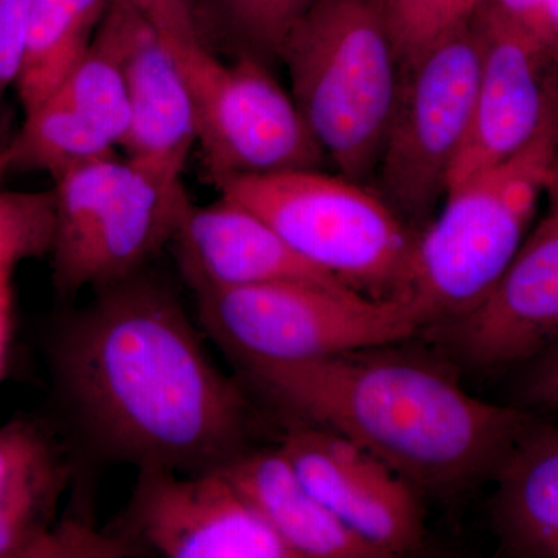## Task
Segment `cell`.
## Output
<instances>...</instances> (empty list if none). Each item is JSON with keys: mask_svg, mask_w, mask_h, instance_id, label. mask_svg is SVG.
Wrapping results in <instances>:
<instances>
[{"mask_svg": "<svg viewBox=\"0 0 558 558\" xmlns=\"http://www.w3.org/2000/svg\"><path fill=\"white\" fill-rule=\"evenodd\" d=\"M557 132L556 113L515 156L447 190L414 248L407 303L421 329L475 306L517 255L539 201L557 194Z\"/></svg>", "mask_w": 558, "mask_h": 558, "instance_id": "obj_4", "label": "cell"}, {"mask_svg": "<svg viewBox=\"0 0 558 558\" xmlns=\"http://www.w3.org/2000/svg\"><path fill=\"white\" fill-rule=\"evenodd\" d=\"M54 238L53 191H11L0 185V264L50 256Z\"/></svg>", "mask_w": 558, "mask_h": 558, "instance_id": "obj_24", "label": "cell"}, {"mask_svg": "<svg viewBox=\"0 0 558 558\" xmlns=\"http://www.w3.org/2000/svg\"><path fill=\"white\" fill-rule=\"evenodd\" d=\"M126 14V0H110L90 46L53 94L94 124L116 148L123 143L130 124L124 73Z\"/></svg>", "mask_w": 558, "mask_h": 558, "instance_id": "obj_21", "label": "cell"}, {"mask_svg": "<svg viewBox=\"0 0 558 558\" xmlns=\"http://www.w3.org/2000/svg\"><path fill=\"white\" fill-rule=\"evenodd\" d=\"M24 24L25 0H0V100L20 78Z\"/></svg>", "mask_w": 558, "mask_h": 558, "instance_id": "obj_27", "label": "cell"}, {"mask_svg": "<svg viewBox=\"0 0 558 558\" xmlns=\"http://www.w3.org/2000/svg\"><path fill=\"white\" fill-rule=\"evenodd\" d=\"M484 0H379L400 75L433 46L468 25Z\"/></svg>", "mask_w": 558, "mask_h": 558, "instance_id": "obj_22", "label": "cell"}, {"mask_svg": "<svg viewBox=\"0 0 558 558\" xmlns=\"http://www.w3.org/2000/svg\"><path fill=\"white\" fill-rule=\"evenodd\" d=\"M135 553L168 558H296L219 470H138L117 523Z\"/></svg>", "mask_w": 558, "mask_h": 558, "instance_id": "obj_9", "label": "cell"}, {"mask_svg": "<svg viewBox=\"0 0 558 558\" xmlns=\"http://www.w3.org/2000/svg\"><path fill=\"white\" fill-rule=\"evenodd\" d=\"M51 336V379L84 446L137 470L201 473L248 450L258 416L209 359L178 293L145 269L94 290Z\"/></svg>", "mask_w": 558, "mask_h": 558, "instance_id": "obj_1", "label": "cell"}, {"mask_svg": "<svg viewBox=\"0 0 558 558\" xmlns=\"http://www.w3.org/2000/svg\"><path fill=\"white\" fill-rule=\"evenodd\" d=\"M213 185L347 288L371 300H409L421 231L369 186L322 170L233 175Z\"/></svg>", "mask_w": 558, "mask_h": 558, "instance_id": "obj_5", "label": "cell"}, {"mask_svg": "<svg viewBox=\"0 0 558 558\" xmlns=\"http://www.w3.org/2000/svg\"><path fill=\"white\" fill-rule=\"evenodd\" d=\"M110 0H25L17 94L24 112L57 92L90 46Z\"/></svg>", "mask_w": 558, "mask_h": 558, "instance_id": "obj_19", "label": "cell"}, {"mask_svg": "<svg viewBox=\"0 0 558 558\" xmlns=\"http://www.w3.org/2000/svg\"><path fill=\"white\" fill-rule=\"evenodd\" d=\"M16 267L0 264V380L9 363L14 330L13 271Z\"/></svg>", "mask_w": 558, "mask_h": 558, "instance_id": "obj_29", "label": "cell"}, {"mask_svg": "<svg viewBox=\"0 0 558 558\" xmlns=\"http://www.w3.org/2000/svg\"><path fill=\"white\" fill-rule=\"evenodd\" d=\"M473 22L481 36L478 86L468 137L447 190L515 156L557 113V53L502 20L486 2Z\"/></svg>", "mask_w": 558, "mask_h": 558, "instance_id": "obj_12", "label": "cell"}, {"mask_svg": "<svg viewBox=\"0 0 558 558\" xmlns=\"http://www.w3.org/2000/svg\"><path fill=\"white\" fill-rule=\"evenodd\" d=\"M189 86L196 145L209 182L233 175L319 170L325 154L263 58L223 62L207 43L171 47Z\"/></svg>", "mask_w": 558, "mask_h": 558, "instance_id": "obj_8", "label": "cell"}, {"mask_svg": "<svg viewBox=\"0 0 558 558\" xmlns=\"http://www.w3.org/2000/svg\"><path fill=\"white\" fill-rule=\"evenodd\" d=\"M279 60L312 138L339 174L369 186L395 109L400 65L379 0H315Z\"/></svg>", "mask_w": 558, "mask_h": 558, "instance_id": "obj_3", "label": "cell"}, {"mask_svg": "<svg viewBox=\"0 0 558 558\" xmlns=\"http://www.w3.org/2000/svg\"><path fill=\"white\" fill-rule=\"evenodd\" d=\"M488 520L497 557H558V432L531 421L490 473Z\"/></svg>", "mask_w": 558, "mask_h": 558, "instance_id": "obj_17", "label": "cell"}, {"mask_svg": "<svg viewBox=\"0 0 558 558\" xmlns=\"http://www.w3.org/2000/svg\"><path fill=\"white\" fill-rule=\"evenodd\" d=\"M124 73L130 124L120 148L126 159L182 175L197 140L189 86L170 44L130 2Z\"/></svg>", "mask_w": 558, "mask_h": 558, "instance_id": "obj_15", "label": "cell"}, {"mask_svg": "<svg viewBox=\"0 0 558 558\" xmlns=\"http://www.w3.org/2000/svg\"><path fill=\"white\" fill-rule=\"evenodd\" d=\"M72 464L53 429L17 416L0 427V558H47Z\"/></svg>", "mask_w": 558, "mask_h": 558, "instance_id": "obj_16", "label": "cell"}, {"mask_svg": "<svg viewBox=\"0 0 558 558\" xmlns=\"http://www.w3.org/2000/svg\"><path fill=\"white\" fill-rule=\"evenodd\" d=\"M130 165L89 233L65 258L51 263V281L62 301L145 269L174 240L193 204L182 175L140 161Z\"/></svg>", "mask_w": 558, "mask_h": 558, "instance_id": "obj_13", "label": "cell"}, {"mask_svg": "<svg viewBox=\"0 0 558 558\" xmlns=\"http://www.w3.org/2000/svg\"><path fill=\"white\" fill-rule=\"evenodd\" d=\"M414 339L473 371L526 363L558 343L557 201L475 306L425 326Z\"/></svg>", "mask_w": 558, "mask_h": 558, "instance_id": "obj_10", "label": "cell"}, {"mask_svg": "<svg viewBox=\"0 0 558 558\" xmlns=\"http://www.w3.org/2000/svg\"><path fill=\"white\" fill-rule=\"evenodd\" d=\"M196 307L202 329L236 369L402 343L421 330L403 301L295 282L207 290L196 293Z\"/></svg>", "mask_w": 558, "mask_h": 558, "instance_id": "obj_6", "label": "cell"}, {"mask_svg": "<svg viewBox=\"0 0 558 558\" xmlns=\"http://www.w3.org/2000/svg\"><path fill=\"white\" fill-rule=\"evenodd\" d=\"M171 244L194 295L275 282L354 292L300 256L266 220L229 197L220 196L205 207L191 204Z\"/></svg>", "mask_w": 558, "mask_h": 558, "instance_id": "obj_14", "label": "cell"}, {"mask_svg": "<svg viewBox=\"0 0 558 558\" xmlns=\"http://www.w3.org/2000/svg\"><path fill=\"white\" fill-rule=\"evenodd\" d=\"M171 47L209 44L197 0H128ZM211 46V44H209Z\"/></svg>", "mask_w": 558, "mask_h": 558, "instance_id": "obj_25", "label": "cell"}, {"mask_svg": "<svg viewBox=\"0 0 558 558\" xmlns=\"http://www.w3.org/2000/svg\"><path fill=\"white\" fill-rule=\"evenodd\" d=\"M24 113L20 130L0 148V185L28 172L58 180L89 161L116 156V146L54 95Z\"/></svg>", "mask_w": 558, "mask_h": 558, "instance_id": "obj_20", "label": "cell"}, {"mask_svg": "<svg viewBox=\"0 0 558 558\" xmlns=\"http://www.w3.org/2000/svg\"><path fill=\"white\" fill-rule=\"evenodd\" d=\"M558 343L527 360L531 365L521 377L520 398L524 405L556 409L558 403Z\"/></svg>", "mask_w": 558, "mask_h": 558, "instance_id": "obj_28", "label": "cell"}, {"mask_svg": "<svg viewBox=\"0 0 558 558\" xmlns=\"http://www.w3.org/2000/svg\"><path fill=\"white\" fill-rule=\"evenodd\" d=\"M244 495L296 558H385L301 483L279 447H250L216 469Z\"/></svg>", "mask_w": 558, "mask_h": 558, "instance_id": "obj_18", "label": "cell"}, {"mask_svg": "<svg viewBox=\"0 0 558 558\" xmlns=\"http://www.w3.org/2000/svg\"><path fill=\"white\" fill-rule=\"evenodd\" d=\"M480 64L481 36L472 20L400 75L369 189L417 231L428 226L446 196L468 137Z\"/></svg>", "mask_w": 558, "mask_h": 558, "instance_id": "obj_7", "label": "cell"}, {"mask_svg": "<svg viewBox=\"0 0 558 558\" xmlns=\"http://www.w3.org/2000/svg\"><path fill=\"white\" fill-rule=\"evenodd\" d=\"M407 341L244 366L238 380L278 421L339 433L424 497L457 501L490 478L532 417L473 398L449 360Z\"/></svg>", "mask_w": 558, "mask_h": 558, "instance_id": "obj_2", "label": "cell"}, {"mask_svg": "<svg viewBox=\"0 0 558 558\" xmlns=\"http://www.w3.org/2000/svg\"><path fill=\"white\" fill-rule=\"evenodd\" d=\"M502 20L546 49L558 51V0H484Z\"/></svg>", "mask_w": 558, "mask_h": 558, "instance_id": "obj_26", "label": "cell"}, {"mask_svg": "<svg viewBox=\"0 0 558 558\" xmlns=\"http://www.w3.org/2000/svg\"><path fill=\"white\" fill-rule=\"evenodd\" d=\"M315 0H197L205 31L219 22L259 58H278L282 44Z\"/></svg>", "mask_w": 558, "mask_h": 558, "instance_id": "obj_23", "label": "cell"}, {"mask_svg": "<svg viewBox=\"0 0 558 558\" xmlns=\"http://www.w3.org/2000/svg\"><path fill=\"white\" fill-rule=\"evenodd\" d=\"M279 427V450L343 526L385 558L422 549L425 497L409 481L339 433L293 418Z\"/></svg>", "mask_w": 558, "mask_h": 558, "instance_id": "obj_11", "label": "cell"}]
</instances>
